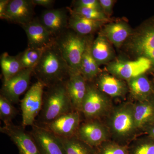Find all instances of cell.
I'll return each mask as SVG.
<instances>
[{
    "label": "cell",
    "mask_w": 154,
    "mask_h": 154,
    "mask_svg": "<svg viewBox=\"0 0 154 154\" xmlns=\"http://www.w3.org/2000/svg\"><path fill=\"white\" fill-rule=\"evenodd\" d=\"M151 68V64L149 61L142 57L134 60H117L109 63L107 67L110 74L127 82L144 74Z\"/></svg>",
    "instance_id": "8"
},
{
    "label": "cell",
    "mask_w": 154,
    "mask_h": 154,
    "mask_svg": "<svg viewBox=\"0 0 154 154\" xmlns=\"http://www.w3.org/2000/svg\"><path fill=\"white\" fill-rule=\"evenodd\" d=\"M128 147L129 154H154V139L146 136L135 140Z\"/></svg>",
    "instance_id": "28"
},
{
    "label": "cell",
    "mask_w": 154,
    "mask_h": 154,
    "mask_svg": "<svg viewBox=\"0 0 154 154\" xmlns=\"http://www.w3.org/2000/svg\"><path fill=\"white\" fill-rule=\"evenodd\" d=\"M81 113L74 110L40 126L51 131L58 137H72L75 135L81 124Z\"/></svg>",
    "instance_id": "13"
},
{
    "label": "cell",
    "mask_w": 154,
    "mask_h": 154,
    "mask_svg": "<svg viewBox=\"0 0 154 154\" xmlns=\"http://www.w3.org/2000/svg\"><path fill=\"white\" fill-rule=\"evenodd\" d=\"M25 128L14 123L0 128L1 132L8 135L17 146L19 154H40L35 140Z\"/></svg>",
    "instance_id": "11"
},
{
    "label": "cell",
    "mask_w": 154,
    "mask_h": 154,
    "mask_svg": "<svg viewBox=\"0 0 154 154\" xmlns=\"http://www.w3.org/2000/svg\"><path fill=\"white\" fill-rule=\"evenodd\" d=\"M45 49L28 47L25 51L19 54V59L23 69H34L40 60Z\"/></svg>",
    "instance_id": "27"
},
{
    "label": "cell",
    "mask_w": 154,
    "mask_h": 154,
    "mask_svg": "<svg viewBox=\"0 0 154 154\" xmlns=\"http://www.w3.org/2000/svg\"><path fill=\"white\" fill-rule=\"evenodd\" d=\"M108 115L107 126L114 141L128 146L138 132L134 117L133 104L128 102L119 105Z\"/></svg>",
    "instance_id": "3"
},
{
    "label": "cell",
    "mask_w": 154,
    "mask_h": 154,
    "mask_svg": "<svg viewBox=\"0 0 154 154\" xmlns=\"http://www.w3.org/2000/svg\"><path fill=\"white\" fill-rule=\"evenodd\" d=\"M70 13L68 27L77 34L85 36L90 35L100 29L107 22L86 19L74 13Z\"/></svg>",
    "instance_id": "23"
},
{
    "label": "cell",
    "mask_w": 154,
    "mask_h": 154,
    "mask_svg": "<svg viewBox=\"0 0 154 154\" xmlns=\"http://www.w3.org/2000/svg\"><path fill=\"white\" fill-rule=\"evenodd\" d=\"M125 49L136 59L144 58L151 64L154 75V16L143 22L123 45Z\"/></svg>",
    "instance_id": "4"
},
{
    "label": "cell",
    "mask_w": 154,
    "mask_h": 154,
    "mask_svg": "<svg viewBox=\"0 0 154 154\" xmlns=\"http://www.w3.org/2000/svg\"><path fill=\"white\" fill-rule=\"evenodd\" d=\"M152 123H154V115L153 116V118L152 119Z\"/></svg>",
    "instance_id": "38"
},
{
    "label": "cell",
    "mask_w": 154,
    "mask_h": 154,
    "mask_svg": "<svg viewBox=\"0 0 154 154\" xmlns=\"http://www.w3.org/2000/svg\"><path fill=\"white\" fill-rule=\"evenodd\" d=\"M74 3L75 8H86L103 12L98 0H79Z\"/></svg>",
    "instance_id": "32"
},
{
    "label": "cell",
    "mask_w": 154,
    "mask_h": 154,
    "mask_svg": "<svg viewBox=\"0 0 154 154\" xmlns=\"http://www.w3.org/2000/svg\"><path fill=\"white\" fill-rule=\"evenodd\" d=\"M69 10L71 13L90 20L105 22L109 21L108 17L102 11L82 8H74L72 10L70 8Z\"/></svg>",
    "instance_id": "31"
},
{
    "label": "cell",
    "mask_w": 154,
    "mask_h": 154,
    "mask_svg": "<svg viewBox=\"0 0 154 154\" xmlns=\"http://www.w3.org/2000/svg\"><path fill=\"white\" fill-rule=\"evenodd\" d=\"M59 138L63 145L66 154H96L94 148L80 140L75 135Z\"/></svg>",
    "instance_id": "26"
},
{
    "label": "cell",
    "mask_w": 154,
    "mask_h": 154,
    "mask_svg": "<svg viewBox=\"0 0 154 154\" xmlns=\"http://www.w3.org/2000/svg\"><path fill=\"white\" fill-rule=\"evenodd\" d=\"M0 64L4 81L9 79L23 69L19 54L13 56L8 53H3L1 56Z\"/></svg>",
    "instance_id": "25"
},
{
    "label": "cell",
    "mask_w": 154,
    "mask_h": 154,
    "mask_svg": "<svg viewBox=\"0 0 154 154\" xmlns=\"http://www.w3.org/2000/svg\"><path fill=\"white\" fill-rule=\"evenodd\" d=\"M75 135L88 145L95 148L109 140L110 135L107 125L99 119H91L81 123Z\"/></svg>",
    "instance_id": "9"
},
{
    "label": "cell",
    "mask_w": 154,
    "mask_h": 154,
    "mask_svg": "<svg viewBox=\"0 0 154 154\" xmlns=\"http://www.w3.org/2000/svg\"><path fill=\"white\" fill-rule=\"evenodd\" d=\"M112 109L111 102L107 95L99 90L95 84L88 82L81 111L85 120L99 119L108 115Z\"/></svg>",
    "instance_id": "6"
},
{
    "label": "cell",
    "mask_w": 154,
    "mask_h": 154,
    "mask_svg": "<svg viewBox=\"0 0 154 154\" xmlns=\"http://www.w3.org/2000/svg\"><path fill=\"white\" fill-rule=\"evenodd\" d=\"M18 113L13 103L2 95H0V119L5 125L13 123V119Z\"/></svg>",
    "instance_id": "29"
},
{
    "label": "cell",
    "mask_w": 154,
    "mask_h": 154,
    "mask_svg": "<svg viewBox=\"0 0 154 154\" xmlns=\"http://www.w3.org/2000/svg\"><path fill=\"white\" fill-rule=\"evenodd\" d=\"M69 70L54 41L45 49L40 60L33 69V73L38 81L48 88L66 81Z\"/></svg>",
    "instance_id": "1"
},
{
    "label": "cell",
    "mask_w": 154,
    "mask_h": 154,
    "mask_svg": "<svg viewBox=\"0 0 154 154\" xmlns=\"http://www.w3.org/2000/svg\"><path fill=\"white\" fill-rule=\"evenodd\" d=\"M143 132L146 133L147 136L154 139V123L148 125L144 130Z\"/></svg>",
    "instance_id": "36"
},
{
    "label": "cell",
    "mask_w": 154,
    "mask_h": 154,
    "mask_svg": "<svg viewBox=\"0 0 154 154\" xmlns=\"http://www.w3.org/2000/svg\"><path fill=\"white\" fill-rule=\"evenodd\" d=\"M93 42L88 44L82 57L80 66V73L88 82H93L102 73L99 66L91 54Z\"/></svg>",
    "instance_id": "24"
},
{
    "label": "cell",
    "mask_w": 154,
    "mask_h": 154,
    "mask_svg": "<svg viewBox=\"0 0 154 154\" xmlns=\"http://www.w3.org/2000/svg\"><path fill=\"white\" fill-rule=\"evenodd\" d=\"M10 1V0L0 1V18L2 19H5L6 10Z\"/></svg>",
    "instance_id": "34"
},
{
    "label": "cell",
    "mask_w": 154,
    "mask_h": 154,
    "mask_svg": "<svg viewBox=\"0 0 154 154\" xmlns=\"http://www.w3.org/2000/svg\"><path fill=\"white\" fill-rule=\"evenodd\" d=\"M35 5L43 6V7H50L53 4L54 1L53 0H32Z\"/></svg>",
    "instance_id": "35"
},
{
    "label": "cell",
    "mask_w": 154,
    "mask_h": 154,
    "mask_svg": "<svg viewBox=\"0 0 154 154\" xmlns=\"http://www.w3.org/2000/svg\"><path fill=\"white\" fill-rule=\"evenodd\" d=\"M128 87L132 98L136 102H141L153 97V85L145 74L128 81Z\"/></svg>",
    "instance_id": "21"
},
{
    "label": "cell",
    "mask_w": 154,
    "mask_h": 154,
    "mask_svg": "<svg viewBox=\"0 0 154 154\" xmlns=\"http://www.w3.org/2000/svg\"><path fill=\"white\" fill-rule=\"evenodd\" d=\"M132 32L128 24L121 21L105 25L100 33L110 43L116 47L120 48L123 46Z\"/></svg>",
    "instance_id": "19"
},
{
    "label": "cell",
    "mask_w": 154,
    "mask_h": 154,
    "mask_svg": "<svg viewBox=\"0 0 154 154\" xmlns=\"http://www.w3.org/2000/svg\"><path fill=\"white\" fill-rule=\"evenodd\" d=\"M96 154H129L128 146L108 140L94 148Z\"/></svg>",
    "instance_id": "30"
},
{
    "label": "cell",
    "mask_w": 154,
    "mask_h": 154,
    "mask_svg": "<svg viewBox=\"0 0 154 154\" xmlns=\"http://www.w3.org/2000/svg\"><path fill=\"white\" fill-rule=\"evenodd\" d=\"M92 43L91 54L98 65L109 63L115 56V53L110 43L105 36L99 32Z\"/></svg>",
    "instance_id": "22"
},
{
    "label": "cell",
    "mask_w": 154,
    "mask_h": 154,
    "mask_svg": "<svg viewBox=\"0 0 154 154\" xmlns=\"http://www.w3.org/2000/svg\"><path fill=\"white\" fill-rule=\"evenodd\" d=\"M22 26L28 37V47L45 49L55 41V38L40 21L33 19Z\"/></svg>",
    "instance_id": "14"
},
{
    "label": "cell",
    "mask_w": 154,
    "mask_h": 154,
    "mask_svg": "<svg viewBox=\"0 0 154 154\" xmlns=\"http://www.w3.org/2000/svg\"><path fill=\"white\" fill-rule=\"evenodd\" d=\"M65 81L48 88L44 92L42 108L35 124L44 125L61 115L74 111Z\"/></svg>",
    "instance_id": "2"
},
{
    "label": "cell",
    "mask_w": 154,
    "mask_h": 154,
    "mask_svg": "<svg viewBox=\"0 0 154 154\" xmlns=\"http://www.w3.org/2000/svg\"><path fill=\"white\" fill-rule=\"evenodd\" d=\"M44 85L37 81L33 84L21 100L22 126H32L41 112L44 93Z\"/></svg>",
    "instance_id": "7"
},
{
    "label": "cell",
    "mask_w": 154,
    "mask_h": 154,
    "mask_svg": "<svg viewBox=\"0 0 154 154\" xmlns=\"http://www.w3.org/2000/svg\"><path fill=\"white\" fill-rule=\"evenodd\" d=\"M95 80V85L98 89L112 98L123 97L128 91L124 81L110 74L102 72Z\"/></svg>",
    "instance_id": "18"
},
{
    "label": "cell",
    "mask_w": 154,
    "mask_h": 154,
    "mask_svg": "<svg viewBox=\"0 0 154 154\" xmlns=\"http://www.w3.org/2000/svg\"><path fill=\"white\" fill-rule=\"evenodd\" d=\"M40 154H66L59 138L43 127L35 124L30 131Z\"/></svg>",
    "instance_id": "12"
},
{
    "label": "cell",
    "mask_w": 154,
    "mask_h": 154,
    "mask_svg": "<svg viewBox=\"0 0 154 154\" xmlns=\"http://www.w3.org/2000/svg\"><path fill=\"white\" fill-rule=\"evenodd\" d=\"M100 5L104 14L109 17L112 15L115 1L113 0H99Z\"/></svg>",
    "instance_id": "33"
},
{
    "label": "cell",
    "mask_w": 154,
    "mask_h": 154,
    "mask_svg": "<svg viewBox=\"0 0 154 154\" xmlns=\"http://www.w3.org/2000/svg\"><path fill=\"white\" fill-rule=\"evenodd\" d=\"M65 83L74 110L81 113L82 104L87 92L88 82L79 72L70 69Z\"/></svg>",
    "instance_id": "15"
},
{
    "label": "cell",
    "mask_w": 154,
    "mask_h": 154,
    "mask_svg": "<svg viewBox=\"0 0 154 154\" xmlns=\"http://www.w3.org/2000/svg\"><path fill=\"white\" fill-rule=\"evenodd\" d=\"M33 68L23 69L7 81H4L1 95L13 104L19 102L20 96L27 91L30 85Z\"/></svg>",
    "instance_id": "10"
},
{
    "label": "cell",
    "mask_w": 154,
    "mask_h": 154,
    "mask_svg": "<svg viewBox=\"0 0 154 154\" xmlns=\"http://www.w3.org/2000/svg\"><path fill=\"white\" fill-rule=\"evenodd\" d=\"M91 38L65 31L55 38V42L70 69L80 72L82 57Z\"/></svg>",
    "instance_id": "5"
},
{
    "label": "cell",
    "mask_w": 154,
    "mask_h": 154,
    "mask_svg": "<svg viewBox=\"0 0 154 154\" xmlns=\"http://www.w3.org/2000/svg\"><path fill=\"white\" fill-rule=\"evenodd\" d=\"M35 5L32 0H11L6 10L5 19L21 25L33 20Z\"/></svg>",
    "instance_id": "16"
},
{
    "label": "cell",
    "mask_w": 154,
    "mask_h": 154,
    "mask_svg": "<svg viewBox=\"0 0 154 154\" xmlns=\"http://www.w3.org/2000/svg\"><path fill=\"white\" fill-rule=\"evenodd\" d=\"M152 82L153 85V96L154 97V78L152 80Z\"/></svg>",
    "instance_id": "37"
},
{
    "label": "cell",
    "mask_w": 154,
    "mask_h": 154,
    "mask_svg": "<svg viewBox=\"0 0 154 154\" xmlns=\"http://www.w3.org/2000/svg\"><path fill=\"white\" fill-rule=\"evenodd\" d=\"M134 117L138 132L143 131L152 123L154 115V97L133 104Z\"/></svg>",
    "instance_id": "20"
},
{
    "label": "cell",
    "mask_w": 154,
    "mask_h": 154,
    "mask_svg": "<svg viewBox=\"0 0 154 154\" xmlns=\"http://www.w3.org/2000/svg\"><path fill=\"white\" fill-rule=\"evenodd\" d=\"M66 12L63 9L48 10L42 13L40 22L54 38L66 31L68 27Z\"/></svg>",
    "instance_id": "17"
}]
</instances>
